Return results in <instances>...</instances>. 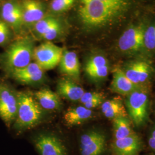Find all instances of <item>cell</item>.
Instances as JSON below:
<instances>
[{
    "mask_svg": "<svg viewBox=\"0 0 155 155\" xmlns=\"http://www.w3.org/2000/svg\"><path fill=\"white\" fill-rule=\"evenodd\" d=\"M104 95L102 93H99L97 91H89V92H84L82 97H81V100L79 102H80L82 105L90 101L97 99L101 97H104Z\"/></svg>",
    "mask_w": 155,
    "mask_h": 155,
    "instance_id": "cell-28",
    "label": "cell"
},
{
    "mask_svg": "<svg viewBox=\"0 0 155 155\" xmlns=\"http://www.w3.org/2000/svg\"><path fill=\"white\" fill-rule=\"evenodd\" d=\"M84 92L77 82L69 78H61L57 83L58 94L66 100L74 102L79 101Z\"/></svg>",
    "mask_w": 155,
    "mask_h": 155,
    "instance_id": "cell-17",
    "label": "cell"
},
{
    "mask_svg": "<svg viewBox=\"0 0 155 155\" xmlns=\"http://www.w3.org/2000/svg\"><path fill=\"white\" fill-rule=\"evenodd\" d=\"M17 96L18 108L14 127L22 131L39 124L43 117V109L30 92H18Z\"/></svg>",
    "mask_w": 155,
    "mask_h": 155,
    "instance_id": "cell-3",
    "label": "cell"
},
{
    "mask_svg": "<svg viewBox=\"0 0 155 155\" xmlns=\"http://www.w3.org/2000/svg\"><path fill=\"white\" fill-rule=\"evenodd\" d=\"M148 144L151 149L155 150V139L150 136L148 140Z\"/></svg>",
    "mask_w": 155,
    "mask_h": 155,
    "instance_id": "cell-29",
    "label": "cell"
},
{
    "mask_svg": "<svg viewBox=\"0 0 155 155\" xmlns=\"http://www.w3.org/2000/svg\"><path fill=\"white\" fill-rule=\"evenodd\" d=\"M141 140L136 133L120 139H114L112 149L116 155H137L141 148Z\"/></svg>",
    "mask_w": 155,
    "mask_h": 155,
    "instance_id": "cell-16",
    "label": "cell"
},
{
    "mask_svg": "<svg viewBox=\"0 0 155 155\" xmlns=\"http://www.w3.org/2000/svg\"><path fill=\"white\" fill-rule=\"evenodd\" d=\"M139 87L140 86L134 84L126 77L121 68L117 67L114 69L110 86L113 92L127 96Z\"/></svg>",
    "mask_w": 155,
    "mask_h": 155,
    "instance_id": "cell-18",
    "label": "cell"
},
{
    "mask_svg": "<svg viewBox=\"0 0 155 155\" xmlns=\"http://www.w3.org/2000/svg\"><path fill=\"white\" fill-rule=\"evenodd\" d=\"M105 147V135L99 130H90L80 138L81 155H102Z\"/></svg>",
    "mask_w": 155,
    "mask_h": 155,
    "instance_id": "cell-9",
    "label": "cell"
},
{
    "mask_svg": "<svg viewBox=\"0 0 155 155\" xmlns=\"http://www.w3.org/2000/svg\"><path fill=\"white\" fill-rule=\"evenodd\" d=\"M33 143L40 155H68L65 145L54 134H39L35 138Z\"/></svg>",
    "mask_w": 155,
    "mask_h": 155,
    "instance_id": "cell-10",
    "label": "cell"
},
{
    "mask_svg": "<svg viewBox=\"0 0 155 155\" xmlns=\"http://www.w3.org/2000/svg\"><path fill=\"white\" fill-rule=\"evenodd\" d=\"M10 27L2 20H0V45L7 43L11 38Z\"/></svg>",
    "mask_w": 155,
    "mask_h": 155,
    "instance_id": "cell-27",
    "label": "cell"
},
{
    "mask_svg": "<svg viewBox=\"0 0 155 155\" xmlns=\"http://www.w3.org/2000/svg\"><path fill=\"white\" fill-rule=\"evenodd\" d=\"M93 116V111L83 106L69 108L64 115V120L67 126L73 127L87 121Z\"/></svg>",
    "mask_w": 155,
    "mask_h": 155,
    "instance_id": "cell-20",
    "label": "cell"
},
{
    "mask_svg": "<svg viewBox=\"0 0 155 155\" xmlns=\"http://www.w3.org/2000/svg\"><path fill=\"white\" fill-rule=\"evenodd\" d=\"M109 69L110 64L107 58L101 54H95L90 56L84 67L86 75L94 82H100L106 79Z\"/></svg>",
    "mask_w": 155,
    "mask_h": 155,
    "instance_id": "cell-11",
    "label": "cell"
},
{
    "mask_svg": "<svg viewBox=\"0 0 155 155\" xmlns=\"http://www.w3.org/2000/svg\"><path fill=\"white\" fill-rule=\"evenodd\" d=\"M34 96L40 106L45 110H55L61 105L60 97L50 89L45 88L36 91Z\"/></svg>",
    "mask_w": 155,
    "mask_h": 155,
    "instance_id": "cell-19",
    "label": "cell"
},
{
    "mask_svg": "<svg viewBox=\"0 0 155 155\" xmlns=\"http://www.w3.org/2000/svg\"><path fill=\"white\" fill-rule=\"evenodd\" d=\"M148 102V91L146 86L139 87L127 96V114L136 126H141L146 121Z\"/></svg>",
    "mask_w": 155,
    "mask_h": 155,
    "instance_id": "cell-5",
    "label": "cell"
},
{
    "mask_svg": "<svg viewBox=\"0 0 155 155\" xmlns=\"http://www.w3.org/2000/svg\"><path fill=\"white\" fill-rule=\"evenodd\" d=\"M17 108V93L7 85L0 84V118L7 125L15 121Z\"/></svg>",
    "mask_w": 155,
    "mask_h": 155,
    "instance_id": "cell-8",
    "label": "cell"
},
{
    "mask_svg": "<svg viewBox=\"0 0 155 155\" xmlns=\"http://www.w3.org/2000/svg\"><path fill=\"white\" fill-rule=\"evenodd\" d=\"M63 30V26L60 20L50 28L46 33H45L40 38V39H43L47 41H51L52 40H55L61 36Z\"/></svg>",
    "mask_w": 155,
    "mask_h": 155,
    "instance_id": "cell-26",
    "label": "cell"
},
{
    "mask_svg": "<svg viewBox=\"0 0 155 155\" xmlns=\"http://www.w3.org/2000/svg\"><path fill=\"white\" fill-rule=\"evenodd\" d=\"M150 137H152V138H153V139H155V129H154V130L152 132Z\"/></svg>",
    "mask_w": 155,
    "mask_h": 155,
    "instance_id": "cell-30",
    "label": "cell"
},
{
    "mask_svg": "<svg viewBox=\"0 0 155 155\" xmlns=\"http://www.w3.org/2000/svg\"><path fill=\"white\" fill-rule=\"evenodd\" d=\"M121 68L126 77L137 86H146L153 72L150 61L144 58L127 61Z\"/></svg>",
    "mask_w": 155,
    "mask_h": 155,
    "instance_id": "cell-7",
    "label": "cell"
},
{
    "mask_svg": "<svg viewBox=\"0 0 155 155\" xmlns=\"http://www.w3.org/2000/svg\"><path fill=\"white\" fill-rule=\"evenodd\" d=\"M63 50L51 41H45L35 48L33 59L44 71L50 70L59 64Z\"/></svg>",
    "mask_w": 155,
    "mask_h": 155,
    "instance_id": "cell-6",
    "label": "cell"
},
{
    "mask_svg": "<svg viewBox=\"0 0 155 155\" xmlns=\"http://www.w3.org/2000/svg\"><path fill=\"white\" fill-rule=\"evenodd\" d=\"M21 6L24 24L34 25L45 16V7L41 2L36 0H23Z\"/></svg>",
    "mask_w": 155,
    "mask_h": 155,
    "instance_id": "cell-15",
    "label": "cell"
},
{
    "mask_svg": "<svg viewBox=\"0 0 155 155\" xmlns=\"http://www.w3.org/2000/svg\"><path fill=\"white\" fill-rule=\"evenodd\" d=\"M101 110L107 118L113 120L117 117H127V110L122 100L116 97L105 101L101 105Z\"/></svg>",
    "mask_w": 155,
    "mask_h": 155,
    "instance_id": "cell-21",
    "label": "cell"
},
{
    "mask_svg": "<svg viewBox=\"0 0 155 155\" xmlns=\"http://www.w3.org/2000/svg\"><path fill=\"white\" fill-rule=\"evenodd\" d=\"M75 1L76 0H52L50 4V9L54 13H62L71 8Z\"/></svg>",
    "mask_w": 155,
    "mask_h": 155,
    "instance_id": "cell-25",
    "label": "cell"
},
{
    "mask_svg": "<svg viewBox=\"0 0 155 155\" xmlns=\"http://www.w3.org/2000/svg\"><path fill=\"white\" fill-rule=\"evenodd\" d=\"M153 15L132 22L118 36L116 47L120 53L127 56L142 55L145 30Z\"/></svg>",
    "mask_w": 155,
    "mask_h": 155,
    "instance_id": "cell-2",
    "label": "cell"
},
{
    "mask_svg": "<svg viewBox=\"0 0 155 155\" xmlns=\"http://www.w3.org/2000/svg\"><path fill=\"white\" fill-rule=\"evenodd\" d=\"M105 22L109 33L118 37L132 22L155 13V0H84Z\"/></svg>",
    "mask_w": 155,
    "mask_h": 155,
    "instance_id": "cell-1",
    "label": "cell"
},
{
    "mask_svg": "<svg viewBox=\"0 0 155 155\" xmlns=\"http://www.w3.org/2000/svg\"><path fill=\"white\" fill-rule=\"evenodd\" d=\"M17 81L25 84H35L44 81V70L36 62H31L25 67L10 71Z\"/></svg>",
    "mask_w": 155,
    "mask_h": 155,
    "instance_id": "cell-13",
    "label": "cell"
},
{
    "mask_svg": "<svg viewBox=\"0 0 155 155\" xmlns=\"http://www.w3.org/2000/svg\"><path fill=\"white\" fill-rule=\"evenodd\" d=\"M59 65L60 71L66 77L71 79L76 82H79L81 67L77 54L75 52L63 50Z\"/></svg>",
    "mask_w": 155,
    "mask_h": 155,
    "instance_id": "cell-14",
    "label": "cell"
},
{
    "mask_svg": "<svg viewBox=\"0 0 155 155\" xmlns=\"http://www.w3.org/2000/svg\"><path fill=\"white\" fill-rule=\"evenodd\" d=\"M113 124L115 139H123L135 133L127 117L116 118L113 120Z\"/></svg>",
    "mask_w": 155,
    "mask_h": 155,
    "instance_id": "cell-23",
    "label": "cell"
},
{
    "mask_svg": "<svg viewBox=\"0 0 155 155\" xmlns=\"http://www.w3.org/2000/svg\"><path fill=\"white\" fill-rule=\"evenodd\" d=\"M34 43L32 38L25 37L13 43L2 56L4 65L10 71L25 67L33 59Z\"/></svg>",
    "mask_w": 155,
    "mask_h": 155,
    "instance_id": "cell-4",
    "label": "cell"
},
{
    "mask_svg": "<svg viewBox=\"0 0 155 155\" xmlns=\"http://www.w3.org/2000/svg\"><path fill=\"white\" fill-rule=\"evenodd\" d=\"M59 21L60 20L56 17L52 16H45L33 25L34 31L36 36L40 38L54 25Z\"/></svg>",
    "mask_w": 155,
    "mask_h": 155,
    "instance_id": "cell-24",
    "label": "cell"
},
{
    "mask_svg": "<svg viewBox=\"0 0 155 155\" xmlns=\"http://www.w3.org/2000/svg\"><path fill=\"white\" fill-rule=\"evenodd\" d=\"M142 55L155 56V13L150 18L145 30Z\"/></svg>",
    "mask_w": 155,
    "mask_h": 155,
    "instance_id": "cell-22",
    "label": "cell"
},
{
    "mask_svg": "<svg viewBox=\"0 0 155 155\" xmlns=\"http://www.w3.org/2000/svg\"><path fill=\"white\" fill-rule=\"evenodd\" d=\"M1 16L16 32L21 30L24 24L22 6L17 0H9L4 3L1 9Z\"/></svg>",
    "mask_w": 155,
    "mask_h": 155,
    "instance_id": "cell-12",
    "label": "cell"
}]
</instances>
